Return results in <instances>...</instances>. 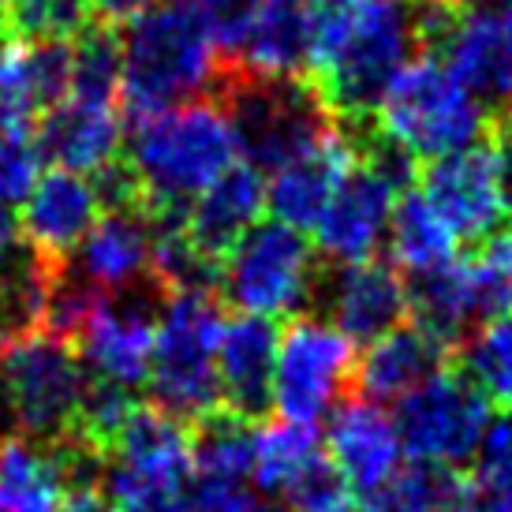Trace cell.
Segmentation results:
<instances>
[{
  "label": "cell",
  "instance_id": "cell-1",
  "mask_svg": "<svg viewBox=\"0 0 512 512\" xmlns=\"http://www.w3.org/2000/svg\"><path fill=\"white\" fill-rule=\"evenodd\" d=\"M419 45L412 0H318L311 4L307 68L337 116H370L389 79Z\"/></svg>",
  "mask_w": 512,
  "mask_h": 512
},
{
  "label": "cell",
  "instance_id": "cell-2",
  "mask_svg": "<svg viewBox=\"0 0 512 512\" xmlns=\"http://www.w3.org/2000/svg\"><path fill=\"white\" fill-rule=\"evenodd\" d=\"M243 161L240 131L217 101H187L139 120L128 146V176L139 206L176 217Z\"/></svg>",
  "mask_w": 512,
  "mask_h": 512
},
{
  "label": "cell",
  "instance_id": "cell-3",
  "mask_svg": "<svg viewBox=\"0 0 512 512\" xmlns=\"http://www.w3.org/2000/svg\"><path fill=\"white\" fill-rule=\"evenodd\" d=\"M120 105L135 120L199 101L221 72V49L199 0H157L120 34Z\"/></svg>",
  "mask_w": 512,
  "mask_h": 512
},
{
  "label": "cell",
  "instance_id": "cell-4",
  "mask_svg": "<svg viewBox=\"0 0 512 512\" xmlns=\"http://www.w3.org/2000/svg\"><path fill=\"white\" fill-rule=\"evenodd\" d=\"M486 113L490 109L456 79L453 68L430 53L408 60L370 109L378 139L412 161H441L479 146Z\"/></svg>",
  "mask_w": 512,
  "mask_h": 512
},
{
  "label": "cell",
  "instance_id": "cell-5",
  "mask_svg": "<svg viewBox=\"0 0 512 512\" xmlns=\"http://www.w3.org/2000/svg\"><path fill=\"white\" fill-rule=\"evenodd\" d=\"M221 303L210 288H180L169 292L157 314V344L150 363V393L157 408L195 423L210 419L221 404L217 385V344L225 329Z\"/></svg>",
  "mask_w": 512,
  "mask_h": 512
},
{
  "label": "cell",
  "instance_id": "cell-6",
  "mask_svg": "<svg viewBox=\"0 0 512 512\" xmlns=\"http://www.w3.org/2000/svg\"><path fill=\"white\" fill-rule=\"evenodd\" d=\"M225 299L251 318H299L318 292V262L311 240L281 221H262L217 266Z\"/></svg>",
  "mask_w": 512,
  "mask_h": 512
},
{
  "label": "cell",
  "instance_id": "cell-7",
  "mask_svg": "<svg viewBox=\"0 0 512 512\" xmlns=\"http://www.w3.org/2000/svg\"><path fill=\"white\" fill-rule=\"evenodd\" d=\"M4 408L27 438L60 441L75 434L90 374L72 341L45 329L4 344Z\"/></svg>",
  "mask_w": 512,
  "mask_h": 512
},
{
  "label": "cell",
  "instance_id": "cell-8",
  "mask_svg": "<svg viewBox=\"0 0 512 512\" xmlns=\"http://www.w3.org/2000/svg\"><path fill=\"white\" fill-rule=\"evenodd\" d=\"M412 165V157H404L397 146L378 139L374 150L359 157L337 184L318 225L311 228L314 247L337 266L367 262L378 255V247L389 240V221H393L397 199L408 191Z\"/></svg>",
  "mask_w": 512,
  "mask_h": 512
},
{
  "label": "cell",
  "instance_id": "cell-9",
  "mask_svg": "<svg viewBox=\"0 0 512 512\" xmlns=\"http://www.w3.org/2000/svg\"><path fill=\"white\" fill-rule=\"evenodd\" d=\"M397 430L412 464L453 471L479 456L490 430V397L468 374L438 370L397 404Z\"/></svg>",
  "mask_w": 512,
  "mask_h": 512
},
{
  "label": "cell",
  "instance_id": "cell-10",
  "mask_svg": "<svg viewBox=\"0 0 512 512\" xmlns=\"http://www.w3.org/2000/svg\"><path fill=\"white\" fill-rule=\"evenodd\" d=\"M228 113L240 131L243 161L262 172L281 169L292 157L307 154L337 128L318 90H307L292 79L243 75L240 83H232Z\"/></svg>",
  "mask_w": 512,
  "mask_h": 512
},
{
  "label": "cell",
  "instance_id": "cell-11",
  "mask_svg": "<svg viewBox=\"0 0 512 512\" xmlns=\"http://www.w3.org/2000/svg\"><path fill=\"white\" fill-rule=\"evenodd\" d=\"M356 341H348L329 318L299 314L288 322L277 348L273 408L296 423H318L337 412L348 382H356Z\"/></svg>",
  "mask_w": 512,
  "mask_h": 512
},
{
  "label": "cell",
  "instance_id": "cell-12",
  "mask_svg": "<svg viewBox=\"0 0 512 512\" xmlns=\"http://www.w3.org/2000/svg\"><path fill=\"white\" fill-rule=\"evenodd\" d=\"M191 449L195 438L184 419L165 408H135L128 427L113 441V464L105 471L109 501L143 498V494H187L191 483Z\"/></svg>",
  "mask_w": 512,
  "mask_h": 512
},
{
  "label": "cell",
  "instance_id": "cell-13",
  "mask_svg": "<svg viewBox=\"0 0 512 512\" xmlns=\"http://www.w3.org/2000/svg\"><path fill=\"white\" fill-rule=\"evenodd\" d=\"M75 352L83 359L94 382H109L120 389H139L150 382L157 344V314L143 299L101 296L79 333L72 337Z\"/></svg>",
  "mask_w": 512,
  "mask_h": 512
},
{
  "label": "cell",
  "instance_id": "cell-14",
  "mask_svg": "<svg viewBox=\"0 0 512 512\" xmlns=\"http://www.w3.org/2000/svg\"><path fill=\"white\" fill-rule=\"evenodd\" d=\"M101 210H105V195L94 176L68 169L42 172L38 187L23 202L19 236L30 255L42 258L53 270H64L68 258H75V251L90 236V228L101 221Z\"/></svg>",
  "mask_w": 512,
  "mask_h": 512
},
{
  "label": "cell",
  "instance_id": "cell-15",
  "mask_svg": "<svg viewBox=\"0 0 512 512\" xmlns=\"http://www.w3.org/2000/svg\"><path fill=\"white\" fill-rule=\"evenodd\" d=\"M445 64L486 109L512 116V0H464Z\"/></svg>",
  "mask_w": 512,
  "mask_h": 512
},
{
  "label": "cell",
  "instance_id": "cell-16",
  "mask_svg": "<svg viewBox=\"0 0 512 512\" xmlns=\"http://www.w3.org/2000/svg\"><path fill=\"white\" fill-rule=\"evenodd\" d=\"M326 456L352 486L356 498H370L404 471V441L397 419L385 412L378 400H344L329 415Z\"/></svg>",
  "mask_w": 512,
  "mask_h": 512
},
{
  "label": "cell",
  "instance_id": "cell-17",
  "mask_svg": "<svg viewBox=\"0 0 512 512\" xmlns=\"http://www.w3.org/2000/svg\"><path fill=\"white\" fill-rule=\"evenodd\" d=\"M423 195L438 210L460 240H486L505 221V191H501L498 157L490 146H468L453 157L430 161L423 176Z\"/></svg>",
  "mask_w": 512,
  "mask_h": 512
},
{
  "label": "cell",
  "instance_id": "cell-18",
  "mask_svg": "<svg viewBox=\"0 0 512 512\" xmlns=\"http://www.w3.org/2000/svg\"><path fill=\"white\" fill-rule=\"evenodd\" d=\"M157 225L143 206H109L75 251V277L101 296H124L154 277Z\"/></svg>",
  "mask_w": 512,
  "mask_h": 512
},
{
  "label": "cell",
  "instance_id": "cell-19",
  "mask_svg": "<svg viewBox=\"0 0 512 512\" xmlns=\"http://www.w3.org/2000/svg\"><path fill=\"white\" fill-rule=\"evenodd\" d=\"M356 161V143L333 128L307 154L292 157L288 165L266 172V210H270V217L288 228H299V232L314 228L329 199H333L337 184L348 176V169Z\"/></svg>",
  "mask_w": 512,
  "mask_h": 512
},
{
  "label": "cell",
  "instance_id": "cell-20",
  "mask_svg": "<svg viewBox=\"0 0 512 512\" xmlns=\"http://www.w3.org/2000/svg\"><path fill=\"white\" fill-rule=\"evenodd\" d=\"M72 45L68 42H0V131H27L42 109L68 98Z\"/></svg>",
  "mask_w": 512,
  "mask_h": 512
},
{
  "label": "cell",
  "instance_id": "cell-21",
  "mask_svg": "<svg viewBox=\"0 0 512 512\" xmlns=\"http://www.w3.org/2000/svg\"><path fill=\"white\" fill-rule=\"evenodd\" d=\"M408 307H412V292L404 285V273L382 258L341 266L326 285L329 322L348 341H378L382 333L400 326Z\"/></svg>",
  "mask_w": 512,
  "mask_h": 512
},
{
  "label": "cell",
  "instance_id": "cell-22",
  "mask_svg": "<svg viewBox=\"0 0 512 512\" xmlns=\"http://www.w3.org/2000/svg\"><path fill=\"white\" fill-rule=\"evenodd\" d=\"M277 348L281 333L266 318L236 314L225 322L217 344V385H221V404L236 419H255L273 404Z\"/></svg>",
  "mask_w": 512,
  "mask_h": 512
},
{
  "label": "cell",
  "instance_id": "cell-23",
  "mask_svg": "<svg viewBox=\"0 0 512 512\" xmlns=\"http://www.w3.org/2000/svg\"><path fill=\"white\" fill-rule=\"evenodd\" d=\"M262 214H266V172L255 169L251 161H240L187 206L184 232L202 255L221 266V258L251 228L262 225Z\"/></svg>",
  "mask_w": 512,
  "mask_h": 512
},
{
  "label": "cell",
  "instance_id": "cell-24",
  "mask_svg": "<svg viewBox=\"0 0 512 512\" xmlns=\"http://www.w3.org/2000/svg\"><path fill=\"white\" fill-rule=\"evenodd\" d=\"M38 146H42V157H49L57 169L105 176V172L116 169V161L124 154L120 109L64 98L45 113Z\"/></svg>",
  "mask_w": 512,
  "mask_h": 512
},
{
  "label": "cell",
  "instance_id": "cell-25",
  "mask_svg": "<svg viewBox=\"0 0 512 512\" xmlns=\"http://www.w3.org/2000/svg\"><path fill=\"white\" fill-rule=\"evenodd\" d=\"M445 359V344L434 341L423 326H397L367 344V352L356 363L359 397L389 404L415 393L423 382H430Z\"/></svg>",
  "mask_w": 512,
  "mask_h": 512
},
{
  "label": "cell",
  "instance_id": "cell-26",
  "mask_svg": "<svg viewBox=\"0 0 512 512\" xmlns=\"http://www.w3.org/2000/svg\"><path fill=\"white\" fill-rule=\"evenodd\" d=\"M72 486V453L27 434L0 438V512H57Z\"/></svg>",
  "mask_w": 512,
  "mask_h": 512
},
{
  "label": "cell",
  "instance_id": "cell-27",
  "mask_svg": "<svg viewBox=\"0 0 512 512\" xmlns=\"http://www.w3.org/2000/svg\"><path fill=\"white\" fill-rule=\"evenodd\" d=\"M311 49V4H262L236 53V68L251 79H296Z\"/></svg>",
  "mask_w": 512,
  "mask_h": 512
},
{
  "label": "cell",
  "instance_id": "cell-28",
  "mask_svg": "<svg viewBox=\"0 0 512 512\" xmlns=\"http://www.w3.org/2000/svg\"><path fill=\"white\" fill-rule=\"evenodd\" d=\"M389 251H393V266L415 281V277L453 266L460 258V236L430 206L419 187H408L397 199V210L389 221Z\"/></svg>",
  "mask_w": 512,
  "mask_h": 512
},
{
  "label": "cell",
  "instance_id": "cell-29",
  "mask_svg": "<svg viewBox=\"0 0 512 512\" xmlns=\"http://www.w3.org/2000/svg\"><path fill=\"white\" fill-rule=\"evenodd\" d=\"M326 460V449L314 434L311 423H296V419H266L251 430V464H255V490L270 494V498H285L288 490Z\"/></svg>",
  "mask_w": 512,
  "mask_h": 512
},
{
  "label": "cell",
  "instance_id": "cell-30",
  "mask_svg": "<svg viewBox=\"0 0 512 512\" xmlns=\"http://www.w3.org/2000/svg\"><path fill=\"white\" fill-rule=\"evenodd\" d=\"M255 486V464H251V430L236 415L210 419L191 449V483L187 498H214L228 490Z\"/></svg>",
  "mask_w": 512,
  "mask_h": 512
},
{
  "label": "cell",
  "instance_id": "cell-31",
  "mask_svg": "<svg viewBox=\"0 0 512 512\" xmlns=\"http://www.w3.org/2000/svg\"><path fill=\"white\" fill-rule=\"evenodd\" d=\"M408 292H412L415 326H423L445 348L460 341L468 333L471 322L479 318L475 296H471V285H468V270H464V258H456L453 266L434 270L427 277H415Z\"/></svg>",
  "mask_w": 512,
  "mask_h": 512
},
{
  "label": "cell",
  "instance_id": "cell-32",
  "mask_svg": "<svg viewBox=\"0 0 512 512\" xmlns=\"http://www.w3.org/2000/svg\"><path fill=\"white\" fill-rule=\"evenodd\" d=\"M124 86L120 34L105 27H86L72 45V86L68 98L86 105H116Z\"/></svg>",
  "mask_w": 512,
  "mask_h": 512
},
{
  "label": "cell",
  "instance_id": "cell-33",
  "mask_svg": "<svg viewBox=\"0 0 512 512\" xmlns=\"http://www.w3.org/2000/svg\"><path fill=\"white\" fill-rule=\"evenodd\" d=\"M90 0H0V30L19 42H68L86 30Z\"/></svg>",
  "mask_w": 512,
  "mask_h": 512
},
{
  "label": "cell",
  "instance_id": "cell-34",
  "mask_svg": "<svg viewBox=\"0 0 512 512\" xmlns=\"http://www.w3.org/2000/svg\"><path fill=\"white\" fill-rule=\"evenodd\" d=\"M464 374L490 400L512 408V314L486 318L464 341Z\"/></svg>",
  "mask_w": 512,
  "mask_h": 512
},
{
  "label": "cell",
  "instance_id": "cell-35",
  "mask_svg": "<svg viewBox=\"0 0 512 512\" xmlns=\"http://www.w3.org/2000/svg\"><path fill=\"white\" fill-rule=\"evenodd\" d=\"M456 490L460 483L453 479V471L438 468H404L393 483L363 498L359 512H453Z\"/></svg>",
  "mask_w": 512,
  "mask_h": 512
},
{
  "label": "cell",
  "instance_id": "cell-36",
  "mask_svg": "<svg viewBox=\"0 0 512 512\" xmlns=\"http://www.w3.org/2000/svg\"><path fill=\"white\" fill-rule=\"evenodd\" d=\"M464 270L483 322L512 314V232H494L479 240L475 255L464 258Z\"/></svg>",
  "mask_w": 512,
  "mask_h": 512
},
{
  "label": "cell",
  "instance_id": "cell-37",
  "mask_svg": "<svg viewBox=\"0 0 512 512\" xmlns=\"http://www.w3.org/2000/svg\"><path fill=\"white\" fill-rule=\"evenodd\" d=\"M135 408L139 404L131 400V389H120V385H109V382H90L72 438L83 449L109 453L113 441L120 438V430L128 427V419L135 415Z\"/></svg>",
  "mask_w": 512,
  "mask_h": 512
},
{
  "label": "cell",
  "instance_id": "cell-38",
  "mask_svg": "<svg viewBox=\"0 0 512 512\" xmlns=\"http://www.w3.org/2000/svg\"><path fill=\"white\" fill-rule=\"evenodd\" d=\"M42 146L27 131H0V206H23L42 180Z\"/></svg>",
  "mask_w": 512,
  "mask_h": 512
},
{
  "label": "cell",
  "instance_id": "cell-39",
  "mask_svg": "<svg viewBox=\"0 0 512 512\" xmlns=\"http://www.w3.org/2000/svg\"><path fill=\"white\" fill-rule=\"evenodd\" d=\"M352 486L341 479V471L329 464H314L303 479L285 494V505L292 512H352Z\"/></svg>",
  "mask_w": 512,
  "mask_h": 512
},
{
  "label": "cell",
  "instance_id": "cell-40",
  "mask_svg": "<svg viewBox=\"0 0 512 512\" xmlns=\"http://www.w3.org/2000/svg\"><path fill=\"white\" fill-rule=\"evenodd\" d=\"M475 483L512 501V412L490 423L479 456H475Z\"/></svg>",
  "mask_w": 512,
  "mask_h": 512
},
{
  "label": "cell",
  "instance_id": "cell-41",
  "mask_svg": "<svg viewBox=\"0 0 512 512\" xmlns=\"http://www.w3.org/2000/svg\"><path fill=\"white\" fill-rule=\"evenodd\" d=\"M199 8L210 34H214L217 49L225 57H236L247 30L255 23L258 8H262V0H199Z\"/></svg>",
  "mask_w": 512,
  "mask_h": 512
},
{
  "label": "cell",
  "instance_id": "cell-42",
  "mask_svg": "<svg viewBox=\"0 0 512 512\" xmlns=\"http://www.w3.org/2000/svg\"><path fill=\"white\" fill-rule=\"evenodd\" d=\"M86 453L83 445H75L72 453V486H68V494L60 501L57 512H113V501L105 494V486L90 475V464H86Z\"/></svg>",
  "mask_w": 512,
  "mask_h": 512
},
{
  "label": "cell",
  "instance_id": "cell-43",
  "mask_svg": "<svg viewBox=\"0 0 512 512\" xmlns=\"http://www.w3.org/2000/svg\"><path fill=\"white\" fill-rule=\"evenodd\" d=\"M191 512H292L285 501L262 494L255 486L243 490H228V494H214V498H187Z\"/></svg>",
  "mask_w": 512,
  "mask_h": 512
},
{
  "label": "cell",
  "instance_id": "cell-44",
  "mask_svg": "<svg viewBox=\"0 0 512 512\" xmlns=\"http://www.w3.org/2000/svg\"><path fill=\"white\" fill-rule=\"evenodd\" d=\"M453 512H512V501L486 490L479 483H460L453 501Z\"/></svg>",
  "mask_w": 512,
  "mask_h": 512
},
{
  "label": "cell",
  "instance_id": "cell-45",
  "mask_svg": "<svg viewBox=\"0 0 512 512\" xmlns=\"http://www.w3.org/2000/svg\"><path fill=\"white\" fill-rule=\"evenodd\" d=\"M113 512H191V501L187 494H143L113 501Z\"/></svg>",
  "mask_w": 512,
  "mask_h": 512
},
{
  "label": "cell",
  "instance_id": "cell-46",
  "mask_svg": "<svg viewBox=\"0 0 512 512\" xmlns=\"http://www.w3.org/2000/svg\"><path fill=\"white\" fill-rule=\"evenodd\" d=\"M157 0H90V8L105 19V23H124L128 27L131 19H139L146 8H154Z\"/></svg>",
  "mask_w": 512,
  "mask_h": 512
},
{
  "label": "cell",
  "instance_id": "cell-47",
  "mask_svg": "<svg viewBox=\"0 0 512 512\" xmlns=\"http://www.w3.org/2000/svg\"><path fill=\"white\" fill-rule=\"evenodd\" d=\"M494 157H498V172H501V191H505V210L512 214V116H505L498 135V146H494Z\"/></svg>",
  "mask_w": 512,
  "mask_h": 512
},
{
  "label": "cell",
  "instance_id": "cell-48",
  "mask_svg": "<svg viewBox=\"0 0 512 512\" xmlns=\"http://www.w3.org/2000/svg\"><path fill=\"white\" fill-rule=\"evenodd\" d=\"M19 258V225L12 221V214L0 206V273Z\"/></svg>",
  "mask_w": 512,
  "mask_h": 512
},
{
  "label": "cell",
  "instance_id": "cell-49",
  "mask_svg": "<svg viewBox=\"0 0 512 512\" xmlns=\"http://www.w3.org/2000/svg\"><path fill=\"white\" fill-rule=\"evenodd\" d=\"M0 408H4V359H0Z\"/></svg>",
  "mask_w": 512,
  "mask_h": 512
},
{
  "label": "cell",
  "instance_id": "cell-50",
  "mask_svg": "<svg viewBox=\"0 0 512 512\" xmlns=\"http://www.w3.org/2000/svg\"><path fill=\"white\" fill-rule=\"evenodd\" d=\"M262 4H307V0H262Z\"/></svg>",
  "mask_w": 512,
  "mask_h": 512
}]
</instances>
